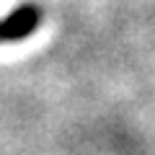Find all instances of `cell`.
Listing matches in <instances>:
<instances>
[{
	"instance_id": "cell-1",
	"label": "cell",
	"mask_w": 155,
	"mask_h": 155,
	"mask_svg": "<svg viewBox=\"0 0 155 155\" xmlns=\"http://www.w3.org/2000/svg\"><path fill=\"white\" fill-rule=\"evenodd\" d=\"M39 23H41L39 5H21L0 21V41H21L36 31Z\"/></svg>"
}]
</instances>
